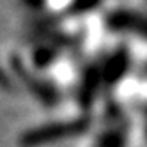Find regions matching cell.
Returning <instances> with one entry per match:
<instances>
[{
  "mask_svg": "<svg viewBox=\"0 0 147 147\" xmlns=\"http://www.w3.org/2000/svg\"><path fill=\"white\" fill-rule=\"evenodd\" d=\"M85 128L83 121H75V122H64V124H50V126H43V128L32 129L23 135L22 144L25 147L30 145H41V144H48V142H55L60 138H66L75 133H80Z\"/></svg>",
  "mask_w": 147,
  "mask_h": 147,
  "instance_id": "cell-1",
  "label": "cell"
},
{
  "mask_svg": "<svg viewBox=\"0 0 147 147\" xmlns=\"http://www.w3.org/2000/svg\"><path fill=\"white\" fill-rule=\"evenodd\" d=\"M13 66H14V71L18 73V75L22 76V78H25V82L28 83V87H32V90L36 92V96H39L41 99L46 101V103L55 101V92L51 90L48 85H41V83L34 82L32 76L28 78V75H27V71L23 69V66H22V62H20V59H13Z\"/></svg>",
  "mask_w": 147,
  "mask_h": 147,
  "instance_id": "cell-2",
  "label": "cell"
},
{
  "mask_svg": "<svg viewBox=\"0 0 147 147\" xmlns=\"http://www.w3.org/2000/svg\"><path fill=\"white\" fill-rule=\"evenodd\" d=\"M98 0H76L75 5H73V11L75 13H80V11H87L90 5H94Z\"/></svg>",
  "mask_w": 147,
  "mask_h": 147,
  "instance_id": "cell-3",
  "label": "cell"
},
{
  "mask_svg": "<svg viewBox=\"0 0 147 147\" xmlns=\"http://www.w3.org/2000/svg\"><path fill=\"white\" fill-rule=\"evenodd\" d=\"M0 87L4 89H11V82H9V78L5 76V73L0 69Z\"/></svg>",
  "mask_w": 147,
  "mask_h": 147,
  "instance_id": "cell-4",
  "label": "cell"
},
{
  "mask_svg": "<svg viewBox=\"0 0 147 147\" xmlns=\"http://www.w3.org/2000/svg\"><path fill=\"white\" fill-rule=\"evenodd\" d=\"M25 2L28 5H32V7H41V5L45 4V0H25Z\"/></svg>",
  "mask_w": 147,
  "mask_h": 147,
  "instance_id": "cell-5",
  "label": "cell"
}]
</instances>
